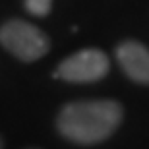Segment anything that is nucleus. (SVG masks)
<instances>
[{
	"instance_id": "obj_1",
	"label": "nucleus",
	"mask_w": 149,
	"mask_h": 149,
	"mask_svg": "<svg viewBox=\"0 0 149 149\" xmlns=\"http://www.w3.org/2000/svg\"><path fill=\"white\" fill-rule=\"evenodd\" d=\"M120 122L122 107L116 101H77L60 111L56 118V128L74 143L95 145L111 138Z\"/></svg>"
},
{
	"instance_id": "obj_2",
	"label": "nucleus",
	"mask_w": 149,
	"mask_h": 149,
	"mask_svg": "<svg viewBox=\"0 0 149 149\" xmlns=\"http://www.w3.org/2000/svg\"><path fill=\"white\" fill-rule=\"evenodd\" d=\"M0 45L23 62L39 60L50 49L49 37L23 19H10L0 27Z\"/></svg>"
},
{
	"instance_id": "obj_3",
	"label": "nucleus",
	"mask_w": 149,
	"mask_h": 149,
	"mask_svg": "<svg viewBox=\"0 0 149 149\" xmlns=\"http://www.w3.org/2000/svg\"><path fill=\"white\" fill-rule=\"evenodd\" d=\"M109 56L99 49H83L58 64L54 76L70 83H93L109 74Z\"/></svg>"
},
{
	"instance_id": "obj_4",
	"label": "nucleus",
	"mask_w": 149,
	"mask_h": 149,
	"mask_svg": "<svg viewBox=\"0 0 149 149\" xmlns=\"http://www.w3.org/2000/svg\"><path fill=\"white\" fill-rule=\"evenodd\" d=\"M116 58L124 74L138 83L149 85V49L138 41H124L116 49Z\"/></svg>"
},
{
	"instance_id": "obj_5",
	"label": "nucleus",
	"mask_w": 149,
	"mask_h": 149,
	"mask_svg": "<svg viewBox=\"0 0 149 149\" xmlns=\"http://www.w3.org/2000/svg\"><path fill=\"white\" fill-rule=\"evenodd\" d=\"M50 8H52V0H25V10L31 16L45 17L49 16Z\"/></svg>"
},
{
	"instance_id": "obj_6",
	"label": "nucleus",
	"mask_w": 149,
	"mask_h": 149,
	"mask_svg": "<svg viewBox=\"0 0 149 149\" xmlns=\"http://www.w3.org/2000/svg\"><path fill=\"white\" fill-rule=\"evenodd\" d=\"M0 149H2V138H0Z\"/></svg>"
}]
</instances>
